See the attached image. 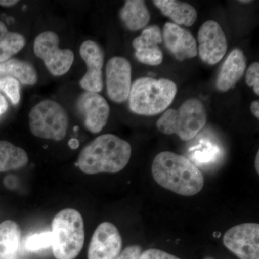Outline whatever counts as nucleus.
Here are the masks:
<instances>
[{
	"label": "nucleus",
	"mask_w": 259,
	"mask_h": 259,
	"mask_svg": "<svg viewBox=\"0 0 259 259\" xmlns=\"http://www.w3.org/2000/svg\"><path fill=\"white\" fill-rule=\"evenodd\" d=\"M152 175L158 185L180 195H195L204 187L203 175L197 166L185 156L170 151L158 153L154 158Z\"/></svg>",
	"instance_id": "obj_1"
},
{
	"label": "nucleus",
	"mask_w": 259,
	"mask_h": 259,
	"mask_svg": "<svg viewBox=\"0 0 259 259\" xmlns=\"http://www.w3.org/2000/svg\"><path fill=\"white\" fill-rule=\"evenodd\" d=\"M131 153L127 141L115 135H102L83 148L78 166L87 175L117 173L127 166Z\"/></svg>",
	"instance_id": "obj_2"
},
{
	"label": "nucleus",
	"mask_w": 259,
	"mask_h": 259,
	"mask_svg": "<svg viewBox=\"0 0 259 259\" xmlns=\"http://www.w3.org/2000/svg\"><path fill=\"white\" fill-rule=\"evenodd\" d=\"M177 93V84L171 80L140 78L131 85L130 109L138 115H157L170 106Z\"/></svg>",
	"instance_id": "obj_3"
},
{
	"label": "nucleus",
	"mask_w": 259,
	"mask_h": 259,
	"mask_svg": "<svg viewBox=\"0 0 259 259\" xmlns=\"http://www.w3.org/2000/svg\"><path fill=\"white\" fill-rule=\"evenodd\" d=\"M53 253L56 259H74L84 243L82 216L74 209H65L52 222Z\"/></svg>",
	"instance_id": "obj_4"
},
{
	"label": "nucleus",
	"mask_w": 259,
	"mask_h": 259,
	"mask_svg": "<svg viewBox=\"0 0 259 259\" xmlns=\"http://www.w3.org/2000/svg\"><path fill=\"white\" fill-rule=\"evenodd\" d=\"M207 122V114L202 102L197 99L186 100L177 110L169 109L157 121L160 132L177 134L182 141L195 137Z\"/></svg>",
	"instance_id": "obj_5"
},
{
	"label": "nucleus",
	"mask_w": 259,
	"mask_h": 259,
	"mask_svg": "<svg viewBox=\"0 0 259 259\" xmlns=\"http://www.w3.org/2000/svg\"><path fill=\"white\" fill-rule=\"evenodd\" d=\"M28 117L30 131L36 137L57 141L66 137L69 116L57 102L46 100L39 102L32 107Z\"/></svg>",
	"instance_id": "obj_6"
},
{
	"label": "nucleus",
	"mask_w": 259,
	"mask_h": 259,
	"mask_svg": "<svg viewBox=\"0 0 259 259\" xmlns=\"http://www.w3.org/2000/svg\"><path fill=\"white\" fill-rule=\"evenodd\" d=\"M59 37L52 31L37 35L34 42L35 55L44 61L51 74L62 76L69 71L74 60V54L70 49H60Z\"/></svg>",
	"instance_id": "obj_7"
},
{
	"label": "nucleus",
	"mask_w": 259,
	"mask_h": 259,
	"mask_svg": "<svg viewBox=\"0 0 259 259\" xmlns=\"http://www.w3.org/2000/svg\"><path fill=\"white\" fill-rule=\"evenodd\" d=\"M259 225L247 223L230 228L223 243L241 259H259Z\"/></svg>",
	"instance_id": "obj_8"
},
{
	"label": "nucleus",
	"mask_w": 259,
	"mask_h": 259,
	"mask_svg": "<svg viewBox=\"0 0 259 259\" xmlns=\"http://www.w3.org/2000/svg\"><path fill=\"white\" fill-rule=\"evenodd\" d=\"M198 42L199 57L207 64H216L226 55V35L217 22L208 20L202 24L198 32Z\"/></svg>",
	"instance_id": "obj_9"
},
{
	"label": "nucleus",
	"mask_w": 259,
	"mask_h": 259,
	"mask_svg": "<svg viewBox=\"0 0 259 259\" xmlns=\"http://www.w3.org/2000/svg\"><path fill=\"white\" fill-rule=\"evenodd\" d=\"M76 109L90 132L98 134L106 125L110 106L100 94L88 91L81 94L76 101Z\"/></svg>",
	"instance_id": "obj_10"
},
{
	"label": "nucleus",
	"mask_w": 259,
	"mask_h": 259,
	"mask_svg": "<svg viewBox=\"0 0 259 259\" xmlns=\"http://www.w3.org/2000/svg\"><path fill=\"white\" fill-rule=\"evenodd\" d=\"M107 93L110 100L122 103L128 98L131 88V66L120 56L112 58L106 66Z\"/></svg>",
	"instance_id": "obj_11"
},
{
	"label": "nucleus",
	"mask_w": 259,
	"mask_h": 259,
	"mask_svg": "<svg viewBox=\"0 0 259 259\" xmlns=\"http://www.w3.org/2000/svg\"><path fill=\"white\" fill-rule=\"evenodd\" d=\"M122 240L111 223H102L95 230L88 250V259H115L120 254Z\"/></svg>",
	"instance_id": "obj_12"
},
{
	"label": "nucleus",
	"mask_w": 259,
	"mask_h": 259,
	"mask_svg": "<svg viewBox=\"0 0 259 259\" xmlns=\"http://www.w3.org/2000/svg\"><path fill=\"white\" fill-rule=\"evenodd\" d=\"M79 54L88 67L86 74L80 80V86L86 91L100 93L103 88L102 66L105 59L103 50L97 42L87 40L81 44Z\"/></svg>",
	"instance_id": "obj_13"
},
{
	"label": "nucleus",
	"mask_w": 259,
	"mask_h": 259,
	"mask_svg": "<svg viewBox=\"0 0 259 259\" xmlns=\"http://www.w3.org/2000/svg\"><path fill=\"white\" fill-rule=\"evenodd\" d=\"M165 45L177 60L185 61L197 56L195 39L189 30L180 25L168 22L163 26V37Z\"/></svg>",
	"instance_id": "obj_14"
},
{
	"label": "nucleus",
	"mask_w": 259,
	"mask_h": 259,
	"mask_svg": "<svg viewBox=\"0 0 259 259\" xmlns=\"http://www.w3.org/2000/svg\"><path fill=\"white\" fill-rule=\"evenodd\" d=\"M245 67L246 62L243 51L238 49L232 51L218 74L216 88L219 91H228L241 79Z\"/></svg>",
	"instance_id": "obj_15"
},
{
	"label": "nucleus",
	"mask_w": 259,
	"mask_h": 259,
	"mask_svg": "<svg viewBox=\"0 0 259 259\" xmlns=\"http://www.w3.org/2000/svg\"><path fill=\"white\" fill-rule=\"evenodd\" d=\"M153 3L177 25L190 27L197 20V11L188 3L175 0H154Z\"/></svg>",
	"instance_id": "obj_16"
},
{
	"label": "nucleus",
	"mask_w": 259,
	"mask_h": 259,
	"mask_svg": "<svg viewBox=\"0 0 259 259\" xmlns=\"http://www.w3.org/2000/svg\"><path fill=\"white\" fill-rule=\"evenodd\" d=\"M120 16L127 28L132 31L144 28L151 18L146 3L142 0H127Z\"/></svg>",
	"instance_id": "obj_17"
},
{
	"label": "nucleus",
	"mask_w": 259,
	"mask_h": 259,
	"mask_svg": "<svg viewBox=\"0 0 259 259\" xmlns=\"http://www.w3.org/2000/svg\"><path fill=\"white\" fill-rule=\"evenodd\" d=\"M21 231L15 221L0 223V259H15L20 248Z\"/></svg>",
	"instance_id": "obj_18"
},
{
	"label": "nucleus",
	"mask_w": 259,
	"mask_h": 259,
	"mask_svg": "<svg viewBox=\"0 0 259 259\" xmlns=\"http://www.w3.org/2000/svg\"><path fill=\"white\" fill-rule=\"evenodd\" d=\"M0 74L8 75L25 85H34L37 81L36 70L28 61L10 59L0 63Z\"/></svg>",
	"instance_id": "obj_19"
},
{
	"label": "nucleus",
	"mask_w": 259,
	"mask_h": 259,
	"mask_svg": "<svg viewBox=\"0 0 259 259\" xmlns=\"http://www.w3.org/2000/svg\"><path fill=\"white\" fill-rule=\"evenodd\" d=\"M28 162V154L23 148L9 141H0V172L19 169Z\"/></svg>",
	"instance_id": "obj_20"
},
{
	"label": "nucleus",
	"mask_w": 259,
	"mask_h": 259,
	"mask_svg": "<svg viewBox=\"0 0 259 259\" xmlns=\"http://www.w3.org/2000/svg\"><path fill=\"white\" fill-rule=\"evenodd\" d=\"M25 39L17 32H8L0 37V63L9 60L10 58L23 49Z\"/></svg>",
	"instance_id": "obj_21"
},
{
	"label": "nucleus",
	"mask_w": 259,
	"mask_h": 259,
	"mask_svg": "<svg viewBox=\"0 0 259 259\" xmlns=\"http://www.w3.org/2000/svg\"><path fill=\"white\" fill-rule=\"evenodd\" d=\"M162 34L157 25H151L145 29L139 37H136L133 41V47L135 50L144 49H151L158 47L161 44Z\"/></svg>",
	"instance_id": "obj_22"
},
{
	"label": "nucleus",
	"mask_w": 259,
	"mask_h": 259,
	"mask_svg": "<svg viewBox=\"0 0 259 259\" xmlns=\"http://www.w3.org/2000/svg\"><path fill=\"white\" fill-rule=\"evenodd\" d=\"M52 233L45 232L29 236L25 242V248L28 251L36 252L52 246Z\"/></svg>",
	"instance_id": "obj_23"
},
{
	"label": "nucleus",
	"mask_w": 259,
	"mask_h": 259,
	"mask_svg": "<svg viewBox=\"0 0 259 259\" xmlns=\"http://www.w3.org/2000/svg\"><path fill=\"white\" fill-rule=\"evenodd\" d=\"M135 56L140 62L149 66H158L163 61V53L158 47L136 51Z\"/></svg>",
	"instance_id": "obj_24"
},
{
	"label": "nucleus",
	"mask_w": 259,
	"mask_h": 259,
	"mask_svg": "<svg viewBox=\"0 0 259 259\" xmlns=\"http://www.w3.org/2000/svg\"><path fill=\"white\" fill-rule=\"evenodd\" d=\"M0 90L6 94L14 105H17L20 102V87L18 80L10 76L2 78L0 79Z\"/></svg>",
	"instance_id": "obj_25"
},
{
	"label": "nucleus",
	"mask_w": 259,
	"mask_h": 259,
	"mask_svg": "<svg viewBox=\"0 0 259 259\" xmlns=\"http://www.w3.org/2000/svg\"><path fill=\"white\" fill-rule=\"evenodd\" d=\"M219 154V148L207 143L204 144V148H202V150L192 153V158L196 163H207L215 161Z\"/></svg>",
	"instance_id": "obj_26"
},
{
	"label": "nucleus",
	"mask_w": 259,
	"mask_h": 259,
	"mask_svg": "<svg viewBox=\"0 0 259 259\" xmlns=\"http://www.w3.org/2000/svg\"><path fill=\"white\" fill-rule=\"evenodd\" d=\"M245 81L249 87H253L254 93L259 95V64L258 62L253 63L247 71Z\"/></svg>",
	"instance_id": "obj_27"
},
{
	"label": "nucleus",
	"mask_w": 259,
	"mask_h": 259,
	"mask_svg": "<svg viewBox=\"0 0 259 259\" xmlns=\"http://www.w3.org/2000/svg\"><path fill=\"white\" fill-rule=\"evenodd\" d=\"M140 259H182L158 249H148L144 251Z\"/></svg>",
	"instance_id": "obj_28"
},
{
	"label": "nucleus",
	"mask_w": 259,
	"mask_h": 259,
	"mask_svg": "<svg viewBox=\"0 0 259 259\" xmlns=\"http://www.w3.org/2000/svg\"><path fill=\"white\" fill-rule=\"evenodd\" d=\"M141 254V247L139 245H132L125 248L115 259H140Z\"/></svg>",
	"instance_id": "obj_29"
},
{
	"label": "nucleus",
	"mask_w": 259,
	"mask_h": 259,
	"mask_svg": "<svg viewBox=\"0 0 259 259\" xmlns=\"http://www.w3.org/2000/svg\"><path fill=\"white\" fill-rule=\"evenodd\" d=\"M8 108V104L5 97L0 93V115L6 112Z\"/></svg>",
	"instance_id": "obj_30"
},
{
	"label": "nucleus",
	"mask_w": 259,
	"mask_h": 259,
	"mask_svg": "<svg viewBox=\"0 0 259 259\" xmlns=\"http://www.w3.org/2000/svg\"><path fill=\"white\" fill-rule=\"evenodd\" d=\"M250 110L252 113L256 118H259V102L258 100H255L250 105Z\"/></svg>",
	"instance_id": "obj_31"
},
{
	"label": "nucleus",
	"mask_w": 259,
	"mask_h": 259,
	"mask_svg": "<svg viewBox=\"0 0 259 259\" xmlns=\"http://www.w3.org/2000/svg\"><path fill=\"white\" fill-rule=\"evenodd\" d=\"M18 0H0V5L3 7H12L18 4Z\"/></svg>",
	"instance_id": "obj_32"
},
{
	"label": "nucleus",
	"mask_w": 259,
	"mask_h": 259,
	"mask_svg": "<svg viewBox=\"0 0 259 259\" xmlns=\"http://www.w3.org/2000/svg\"><path fill=\"white\" fill-rule=\"evenodd\" d=\"M8 28H7L6 25H5L4 23L0 21V37L4 36L5 34L8 33Z\"/></svg>",
	"instance_id": "obj_33"
},
{
	"label": "nucleus",
	"mask_w": 259,
	"mask_h": 259,
	"mask_svg": "<svg viewBox=\"0 0 259 259\" xmlns=\"http://www.w3.org/2000/svg\"><path fill=\"white\" fill-rule=\"evenodd\" d=\"M258 161H259V152L257 153L256 156H255V170H256L257 173H258V174H259Z\"/></svg>",
	"instance_id": "obj_34"
},
{
	"label": "nucleus",
	"mask_w": 259,
	"mask_h": 259,
	"mask_svg": "<svg viewBox=\"0 0 259 259\" xmlns=\"http://www.w3.org/2000/svg\"><path fill=\"white\" fill-rule=\"evenodd\" d=\"M240 3H243V4H245V3H251V1L250 0H248V1H239Z\"/></svg>",
	"instance_id": "obj_35"
},
{
	"label": "nucleus",
	"mask_w": 259,
	"mask_h": 259,
	"mask_svg": "<svg viewBox=\"0 0 259 259\" xmlns=\"http://www.w3.org/2000/svg\"><path fill=\"white\" fill-rule=\"evenodd\" d=\"M204 259H213L212 258H204Z\"/></svg>",
	"instance_id": "obj_36"
}]
</instances>
